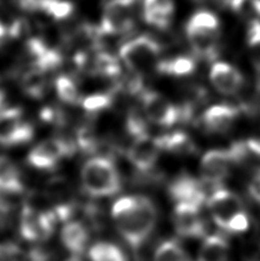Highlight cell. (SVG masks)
<instances>
[{
  "instance_id": "cell-1",
  "label": "cell",
  "mask_w": 260,
  "mask_h": 261,
  "mask_svg": "<svg viewBox=\"0 0 260 261\" xmlns=\"http://www.w3.org/2000/svg\"><path fill=\"white\" fill-rule=\"evenodd\" d=\"M111 217L119 235L137 250L154 230L157 211L152 200L146 196H124L114 203Z\"/></svg>"
},
{
  "instance_id": "cell-2",
  "label": "cell",
  "mask_w": 260,
  "mask_h": 261,
  "mask_svg": "<svg viewBox=\"0 0 260 261\" xmlns=\"http://www.w3.org/2000/svg\"><path fill=\"white\" fill-rule=\"evenodd\" d=\"M81 181L84 192L95 198L110 197L122 189L117 166L111 157L105 155L92 157L83 165Z\"/></svg>"
},
{
  "instance_id": "cell-3",
  "label": "cell",
  "mask_w": 260,
  "mask_h": 261,
  "mask_svg": "<svg viewBox=\"0 0 260 261\" xmlns=\"http://www.w3.org/2000/svg\"><path fill=\"white\" fill-rule=\"evenodd\" d=\"M163 50L162 44L150 35H140L119 48V58L129 71L143 73L156 68Z\"/></svg>"
},
{
  "instance_id": "cell-4",
  "label": "cell",
  "mask_w": 260,
  "mask_h": 261,
  "mask_svg": "<svg viewBox=\"0 0 260 261\" xmlns=\"http://www.w3.org/2000/svg\"><path fill=\"white\" fill-rule=\"evenodd\" d=\"M53 210H43L27 203L22 208L20 231L24 240L29 242H41L52 236L57 222Z\"/></svg>"
},
{
  "instance_id": "cell-5",
  "label": "cell",
  "mask_w": 260,
  "mask_h": 261,
  "mask_svg": "<svg viewBox=\"0 0 260 261\" xmlns=\"http://www.w3.org/2000/svg\"><path fill=\"white\" fill-rule=\"evenodd\" d=\"M35 135L32 125L23 119L18 107L0 109V146L16 147L30 142Z\"/></svg>"
},
{
  "instance_id": "cell-6",
  "label": "cell",
  "mask_w": 260,
  "mask_h": 261,
  "mask_svg": "<svg viewBox=\"0 0 260 261\" xmlns=\"http://www.w3.org/2000/svg\"><path fill=\"white\" fill-rule=\"evenodd\" d=\"M206 205L213 221L225 231L236 217L247 212L239 195L221 187L213 190L206 199Z\"/></svg>"
},
{
  "instance_id": "cell-7",
  "label": "cell",
  "mask_w": 260,
  "mask_h": 261,
  "mask_svg": "<svg viewBox=\"0 0 260 261\" xmlns=\"http://www.w3.org/2000/svg\"><path fill=\"white\" fill-rule=\"evenodd\" d=\"M73 148L63 138L55 137L44 140L31 149L28 155V163L38 170L50 171L63 157L73 155Z\"/></svg>"
},
{
  "instance_id": "cell-8",
  "label": "cell",
  "mask_w": 260,
  "mask_h": 261,
  "mask_svg": "<svg viewBox=\"0 0 260 261\" xmlns=\"http://www.w3.org/2000/svg\"><path fill=\"white\" fill-rule=\"evenodd\" d=\"M141 108L150 123L162 127H171L181 120L179 107L173 106L162 94L145 91L140 95Z\"/></svg>"
},
{
  "instance_id": "cell-9",
  "label": "cell",
  "mask_w": 260,
  "mask_h": 261,
  "mask_svg": "<svg viewBox=\"0 0 260 261\" xmlns=\"http://www.w3.org/2000/svg\"><path fill=\"white\" fill-rule=\"evenodd\" d=\"M132 5L108 2L105 3L103 14L100 22V31L103 36L126 35L136 28Z\"/></svg>"
},
{
  "instance_id": "cell-10",
  "label": "cell",
  "mask_w": 260,
  "mask_h": 261,
  "mask_svg": "<svg viewBox=\"0 0 260 261\" xmlns=\"http://www.w3.org/2000/svg\"><path fill=\"white\" fill-rule=\"evenodd\" d=\"M235 165L228 149H212L209 150L201 161V181L205 186H211L215 189L220 188V185L229 175L231 166Z\"/></svg>"
},
{
  "instance_id": "cell-11",
  "label": "cell",
  "mask_w": 260,
  "mask_h": 261,
  "mask_svg": "<svg viewBox=\"0 0 260 261\" xmlns=\"http://www.w3.org/2000/svg\"><path fill=\"white\" fill-rule=\"evenodd\" d=\"M201 207L189 203L175 205L172 220L176 234L186 239H199L205 235L206 223Z\"/></svg>"
},
{
  "instance_id": "cell-12",
  "label": "cell",
  "mask_w": 260,
  "mask_h": 261,
  "mask_svg": "<svg viewBox=\"0 0 260 261\" xmlns=\"http://www.w3.org/2000/svg\"><path fill=\"white\" fill-rule=\"evenodd\" d=\"M161 151L162 149L157 139L145 134L133 139V142L127 148L126 156L134 169L146 173L154 169Z\"/></svg>"
},
{
  "instance_id": "cell-13",
  "label": "cell",
  "mask_w": 260,
  "mask_h": 261,
  "mask_svg": "<svg viewBox=\"0 0 260 261\" xmlns=\"http://www.w3.org/2000/svg\"><path fill=\"white\" fill-rule=\"evenodd\" d=\"M169 194L176 204L189 203L202 206L207 199L205 185L188 173L176 176L169 186Z\"/></svg>"
},
{
  "instance_id": "cell-14",
  "label": "cell",
  "mask_w": 260,
  "mask_h": 261,
  "mask_svg": "<svg viewBox=\"0 0 260 261\" xmlns=\"http://www.w3.org/2000/svg\"><path fill=\"white\" fill-rule=\"evenodd\" d=\"M210 81L218 91L226 95L235 94L243 85V77L239 70L224 62L212 65Z\"/></svg>"
},
{
  "instance_id": "cell-15",
  "label": "cell",
  "mask_w": 260,
  "mask_h": 261,
  "mask_svg": "<svg viewBox=\"0 0 260 261\" xmlns=\"http://www.w3.org/2000/svg\"><path fill=\"white\" fill-rule=\"evenodd\" d=\"M239 109L227 105H216L205 110L202 116V125L207 132H227L238 118Z\"/></svg>"
},
{
  "instance_id": "cell-16",
  "label": "cell",
  "mask_w": 260,
  "mask_h": 261,
  "mask_svg": "<svg viewBox=\"0 0 260 261\" xmlns=\"http://www.w3.org/2000/svg\"><path fill=\"white\" fill-rule=\"evenodd\" d=\"M186 32L193 52L204 60H215L218 55V31L186 25Z\"/></svg>"
},
{
  "instance_id": "cell-17",
  "label": "cell",
  "mask_w": 260,
  "mask_h": 261,
  "mask_svg": "<svg viewBox=\"0 0 260 261\" xmlns=\"http://www.w3.org/2000/svg\"><path fill=\"white\" fill-rule=\"evenodd\" d=\"M174 13L173 0H143L142 17L147 24L168 29Z\"/></svg>"
},
{
  "instance_id": "cell-18",
  "label": "cell",
  "mask_w": 260,
  "mask_h": 261,
  "mask_svg": "<svg viewBox=\"0 0 260 261\" xmlns=\"http://www.w3.org/2000/svg\"><path fill=\"white\" fill-rule=\"evenodd\" d=\"M84 71L94 77L106 79H118L122 72L120 63L115 55L105 50H96L94 55L88 57Z\"/></svg>"
},
{
  "instance_id": "cell-19",
  "label": "cell",
  "mask_w": 260,
  "mask_h": 261,
  "mask_svg": "<svg viewBox=\"0 0 260 261\" xmlns=\"http://www.w3.org/2000/svg\"><path fill=\"white\" fill-rule=\"evenodd\" d=\"M90 240L87 228L81 221H68L61 230V242L73 255H80Z\"/></svg>"
},
{
  "instance_id": "cell-20",
  "label": "cell",
  "mask_w": 260,
  "mask_h": 261,
  "mask_svg": "<svg viewBox=\"0 0 260 261\" xmlns=\"http://www.w3.org/2000/svg\"><path fill=\"white\" fill-rule=\"evenodd\" d=\"M162 151L178 156H193L197 152V146L187 133L173 132L156 138Z\"/></svg>"
},
{
  "instance_id": "cell-21",
  "label": "cell",
  "mask_w": 260,
  "mask_h": 261,
  "mask_svg": "<svg viewBox=\"0 0 260 261\" xmlns=\"http://www.w3.org/2000/svg\"><path fill=\"white\" fill-rule=\"evenodd\" d=\"M47 72L43 70L28 67L21 73V86L27 96L31 99H41L48 90Z\"/></svg>"
},
{
  "instance_id": "cell-22",
  "label": "cell",
  "mask_w": 260,
  "mask_h": 261,
  "mask_svg": "<svg viewBox=\"0 0 260 261\" xmlns=\"http://www.w3.org/2000/svg\"><path fill=\"white\" fill-rule=\"evenodd\" d=\"M229 243L219 234L206 236L198 251L197 261H228Z\"/></svg>"
},
{
  "instance_id": "cell-23",
  "label": "cell",
  "mask_w": 260,
  "mask_h": 261,
  "mask_svg": "<svg viewBox=\"0 0 260 261\" xmlns=\"http://www.w3.org/2000/svg\"><path fill=\"white\" fill-rule=\"evenodd\" d=\"M21 173L11 158L0 156V190L9 194L23 192Z\"/></svg>"
},
{
  "instance_id": "cell-24",
  "label": "cell",
  "mask_w": 260,
  "mask_h": 261,
  "mask_svg": "<svg viewBox=\"0 0 260 261\" xmlns=\"http://www.w3.org/2000/svg\"><path fill=\"white\" fill-rule=\"evenodd\" d=\"M195 67V61L189 57H175L168 60H162L156 64V71L162 74L174 77H184L193 73Z\"/></svg>"
},
{
  "instance_id": "cell-25",
  "label": "cell",
  "mask_w": 260,
  "mask_h": 261,
  "mask_svg": "<svg viewBox=\"0 0 260 261\" xmlns=\"http://www.w3.org/2000/svg\"><path fill=\"white\" fill-rule=\"evenodd\" d=\"M37 12L44 13L55 21H66L75 12V5L70 0H41Z\"/></svg>"
},
{
  "instance_id": "cell-26",
  "label": "cell",
  "mask_w": 260,
  "mask_h": 261,
  "mask_svg": "<svg viewBox=\"0 0 260 261\" xmlns=\"http://www.w3.org/2000/svg\"><path fill=\"white\" fill-rule=\"evenodd\" d=\"M55 91L59 99L61 100L63 103L66 105H80L82 103V94L80 92V88L75 79L72 77L67 76V74H62L55 79Z\"/></svg>"
},
{
  "instance_id": "cell-27",
  "label": "cell",
  "mask_w": 260,
  "mask_h": 261,
  "mask_svg": "<svg viewBox=\"0 0 260 261\" xmlns=\"http://www.w3.org/2000/svg\"><path fill=\"white\" fill-rule=\"evenodd\" d=\"M116 97V93L113 87L109 91L106 92H96L94 94L87 95L82 100V106L88 115L94 116L102 113L107 109H109L114 103Z\"/></svg>"
},
{
  "instance_id": "cell-28",
  "label": "cell",
  "mask_w": 260,
  "mask_h": 261,
  "mask_svg": "<svg viewBox=\"0 0 260 261\" xmlns=\"http://www.w3.org/2000/svg\"><path fill=\"white\" fill-rule=\"evenodd\" d=\"M187 252L178 241L168 240L161 243L154 253L152 261H189Z\"/></svg>"
},
{
  "instance_id": "cell-29",
  "label": "cell",
  "mask_w": 260,
  "mask_h": 261,
  "mask_svg": "<svg viewBox=\"0 0 260 261\" xmlns=\"http://www.w3.org/2000/svg\"><path fill=\"white\" fill-rule=\"evenodd\" d=\"M91 261H127L122 249L109 242H99L90 249Z\"/></svg>"
},
{
  "instance_id": "cell-30",
  "label": "cell",
  "mask_w": 260,
  "mask_h": 261,
  "mask_svg": "<svg viewBox=\"0 0 260 261\" xmlns=\"http://www.w3.org/2000/svg\"><path fill=\"white\" fill-rule=\"evenodd\" d=\"M148 118L140 107H132L125 119V128L133 139L148 134Z\"/></svg>"
},
{
  "instance_id": "cell-31",
  "label": "cell",
  "mask_w": 260,
  "mask_h": 261,
  "mask_svg": "<svg viewBox=\"0 0 260 261\" xmlns=\"http://www.w3.org/2000/svg\"><path fill=\"white\" fill-rule=\"evenodd\" d=\"M229 6L238 15L249 22L260 17V0H230Z\"/></svg>"
},
{
  "instance_id": "cell-32",
  "label": "cell",
  "mask_w": 260,
  "mask_h": 261,
  "mask_svg": "<svg viewBox=\"0 0 260 261\" xmlns=\"http://www.w3.org/2000/svg\"><path fill=\"white\" fill-rule=\"evenodd\" d=\"M187 25L211 31H219V21L215 14L210 12H198L190 17Z\"/></svg>"
},
{
  "instance_id": "cell-33",
  "label": "cell",
  "mask_w": 260,
  "mask_h": 261,
  "mask_svg": "<svg viewBox=\"0 0 260 261\" xmlns=\"http://www.w3.org/2000/svg\"><path fill=\"white\" fill-rule=\"evenodd\" d=\"M22 252L15 244H0V261H20Z\"/></svg>"
},
{
  "instance_id": "cell-34",
  "label": "cell",
  "mask_w": 260,
  "mask_h": 261,
  "mask_svg": "<svg viewBox=\"0 0 260 261\" xmlns=\"http://www.w3.org/2000/svg\"><path fill=\"white\" fill-rule=\"evenodd\" d=\"M242 258L244 261H260V241L248 242L243 246Z\"/></svg>"
},
{
  "instance_id": "cell-35",
  "label": "cell",
  "mask_w": 260,
  "mask_h": 261,
  "mask_svg": "<svg viewBox=\"0 0 260 261\" xmlns=\"http://www.w3.org/2000/svg\"><path fill=\"white\" fill-rule=\"evenodd\" d=\"M247 40L250 47H258L260 46V21H251L249 23Z\"/></svg>"
},
{
  "instance_id": "cell-36",
  "label": "cell",
  "mask_w": 260,
  "mask_h": 261,
  "mask_svg": "<svg viewBox=\"0 0 260 261\" xmlns=\"http://www.w3.org/2000/svg\"><path fill=\"white\" fill-rule=\"evenodd\" d=\"M249 194L260 204V169L254 172L249 182Z\"/></svg>"
},
{
  "instance_id": "cell-37",
  "label": "cell",
  "mask_w": 260,
  "mask_h": 261,
  "mask_svg": "<svg viewBox=\"0 0 260 261\" xmlns=\"http://www.w3.org/2000/svg\"><path fill=\"white\" fill-rule=\"evenodd\" d=\"M248 146V149L250 152L254 153L260 157V130L256 134H253L252 137H250L247 141H245Z\"/></svg>"
},
{
  "instance_id": "cell-38",
  "label": "cell",
  "mask_w": 260,
  "mask_h": 261,
  "mask_svg": "<svg viewBox=\"0 0 260 261\" xmlns=\"http://www.w3.org/2000/svg\"><path fill=\"white\" fill-rule=\"evenodd\" d=\"M108 2H119V3H125V4H128V5H133L137 3V0H105V3H108Z\"/></svg>"
},
{
  "instance_id": "cell-39",
  "label": "cell",
  "mask_w": 260,
  "mask_h": 261,
  "mask_svg": "<svg viewBox=\"0 0 260 261\" xmlns=\"http://www.w3.org/2000/svg\"><path fill=\"white\" fill-rule=\"evenodd\" d=\"M4 101H5V93H4V91L2 90V88H0V109L3 108Z\"/></svg>"
},
{
  "instance_id": "cell-40",
  "label": "cell",
  "mask_w": 260,
  "mask_h": 261,
  "mask_svg": "<svg viewBox=\"0 0 260 261\" xmlns=\"http://www.w3.org/2000/svg\"><path fill=\"white\" fill-rule=\"evenodd\" d=\"M66 261H83L82 258H80V255H72L69 259H67Z\"/></svg>"
},
{
  "instance_id": "cell-41",
  "label": "cell",
  "mask_w": 260,
  "mask_h": 261,
  "mask_svg": "<svg viewBox=\"0 0 260 261\" xmlns=\"http://www.w3.org/2000/svg\"><path fill=\"white\" fill-rule=\"evenodd\" d=\"M193 2L197 3V4H203V3H207V2H210V0H193Z\"/></svg>"
},
{
  "instance_id": "cell-42",
  "label": "cell",
  "mask_w": 260,
  "mask_h": 261,
  "mask_svg": "<svg viewBox=\"0 0 260 261\" xmlns=\"http://www.w3.org/2000/svg\"><path fill=\"white\" fill-rule=\"evenodd\" d=\"M189 261H192V260H189Z\"/></svg>"
}]
</instances>
